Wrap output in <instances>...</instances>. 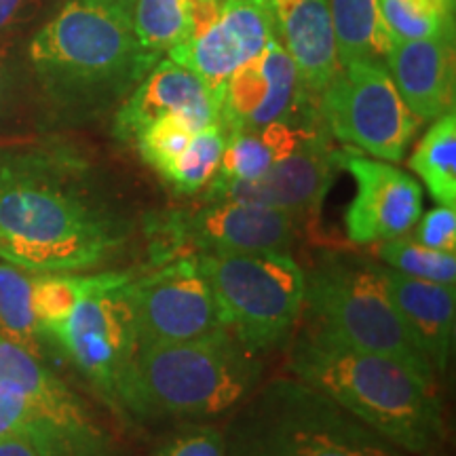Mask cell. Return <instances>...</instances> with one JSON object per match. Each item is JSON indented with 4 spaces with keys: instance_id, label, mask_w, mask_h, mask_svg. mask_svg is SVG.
<instances>
[{
    "instance_id": "6da1fadb",
    "label": "cell",
    "mask_w": 456,
    "mask_h": 456,
    "mask_svg": "<svg viewBox=\"0 0 456 456\" xmlns=\"http://www.w3.org/2000/svg\"><path fill=\"white\" fill-rule=\"evenodd\" d=\"M134 235L127 208L89 186L74 159H4L0 258L9 265L34 275L98 269L117 258Z\"/></svg>"
},
{
    "instance_id": "7a4b0ae2",
    "label": "cell",
    "mask_w": 456,
    "mask_h": 456,
    "mask_svg": "<svg viewBox=\"0 0 456 456\" xmlns=\"http://www.w3.org/2000/svg\"><path fill=\"white\" fill-rule=\"evenodd\" d=\"M262 353L228 330L175 345L135 346L117 403L140 423H208L228 416L262 383Z\"/></svg>"
},
{
    "instance_id": "3957f363",
    "label": "cell",
    "mask_w": 456,
    "mask_h": 456,
    "mask_svg": "<svg viewBox=\"0 0 456 456\" xmlns=\"http://www.w3.org/2000/svg\"><path fill=\"white\" fill-rule=\"evenodd\" d=\"M288 370L403 452L431 456L446 437L436 387L389 357L305 328L289 346Z\"/></svg>"
},
{
    "instance_id": "277c9868",
    "label": "cell",
    "mask_w": 456,
    "mask_h": 456,
    "mask_svg": "<svg viewBox=\"0 0 456 456\" xmlns=\"http://www.w3.org/2000/svg\"><path fill=\"white\" fill-rule=\"evenodd\" d=\"M28 55L57 100L91 112L123 104L159 61L121 0H70L34 34Z\"/></svg>"
},
{
    "instance_id": "5b68a950",
    "label": "cell",
    "mask_w": 456,
    "mask_h": 456,
    "mask_svg": "<svg viewBox=\"0 0 456 456\" xmlns=\"http://www.w3.org/2000/svg\"><path fill=\"white\" fill-rule=\"evenodd\" d=\"M222 436L224 456H412L294 376L256 387Z\"/></svg>"
},
{
    "instance_id": "8992f818",
    "label": "cell",
    "mask_w": 456,
    "mask_h": 456,
    "mask_svg": "<svg viewBox=\"0 0 456 456\" xmlns=\"http://www.w3.org/2000/svg\"><path fill=\"white\" fill-rule=\"evenodd\" d=\"M302 311L309 328L357 351L389 357L436 387L437 376L397 315L379 262L340 249L322 252L305 271Z\"/></svg>"
},
{
    "instance_id": "52a82bcc",
    "label": "cell",
    "mask_w": 456,
    "mask_h": 456,
    "mask_svg": "<svg viewBox=\"0 0 456 456\" xmlns=\"http://www.w3.org/2000/svg\"><path fill=\"white\" fill-rule=\"evenodd\" d=\"M222 323L256 353L292 338L305 306V269L289 254H195Z\"/></svg>"
},
{
    "instance_id": "ba28073f",
    "label": "cell",
    "mask_w": 456,
    "mask_h": 456,
    "mask_svg": "<svg viewBox=\"0 0 456 456\" xmlns=\"http://www.w3.org/2000/svg\"><path fill=\"white\" fill-rule=\"evenodd\" d=\"M319 117L328 134L353 151L387 163H399L419 134L410 110L383 61L345 64L317 95Z\"/></svg>"
},
{
    "instance_id": "9c48e42d",
    "label": "cell",
    "mask_w": 456,
    "mask_h": 456,
    "mask_svg": "<svg viewBox=\"0 0 456 456\" xmlns=\"http://www.w3.org/2000/svg\"><path fill=\"white\" fill-rule=\"evenodd\" d=\"M135 346L175 345L226 330L197 256L186 254L138 273L125 285Z\"/></svg>"
},
{
    "instance_id": "30bf717a",
    "label": "cell",
    "mask_w": 456,
    "mask_h": 456,
    "mask_svg": "<svg viewBox=\"0 0 456 456\" xmlns=\"http://www.w3.org/2000/svg\"><path fill=\"white\" fill-rule=\"evenodd\" d=\"M131 279L102 285L83 296L68 317L45 330V338L53 340L112 406L118 379L135 351L134 319L125 294Z\"/></svg>"
},
{
    "instance_id": "8fae6325",
    "label": "cell",
    "mask_w": 456,
    "mask_h": 456,
    "mask_svg": "<svg viewBox=\"0 0 456 456\" xmlns=\"http://www.w3.org/2000/svg\"><path fill=\"white\" fill-rule=\"evenodd\" d=\"M300 220L277 208L239 201L205 203L191 212L171 214L163 224L169 245L163 262L178 258L180 249L231 254H289Z\"/></svg>"
},
{
    "instance_id": "7c38bea8",
    "label": "cell",
    "mask_w": 456,
    "mask_h": 456,
    "mask_svg": "<svg viewBox=\"0 0 456 456\" xmlns=\"http://www.w3.org/2000/svg\"><path fill=\"white\" fill-rule=\"evenodd\" d=\"M336 161L355 180V197L345 214L353 243L376 245L412 231L423 214V188L412 175L353 148L336 151Z\"/></svg>"
},
{
    "instance_id": "4fadbf2b",
    "label": "cell",
    "mask_w": 456,
    "mask_h": 456,
    "mask_svg": "<svg viewBox=\"0 0 456 456\" xmlns=\"http://www.w3.org/2000/svg\"><path fill=\"white\" fill-rule=\"evenodd\" d=\"M315 106L317 98L305 89L292 57L273 37L258 55L231 74L220 95L218 123L226 134L260 129Z\"/></svg>"
},
{
    "instance_id": "5bb4252c",
    "label": "cell",
    "mask_w": 456,
    "mask_h": 456,
    "mask_svg": "<svg viewBox=\"0 0 456 456\" xmlns=\"http://www.w3.org/2000/svg\"><path fill=\"white\" fill-rule=\"evenodd\" d=\"M338 167L330 134H319L256 180L212 178L205 203L239 201L277 208L302 220L319 212Z\"/></svg>"
},
{
    "instance_id": "9a60e30c",
    "label": "cell",
    "mask_w": 456,
    "mask_h": 456,
    "mask_svg": "<svg viewBox=\"0 0 456 456\" xmlns=\"http://www.w3.org/2000/svg\"><path fill=\"white\" fill-rule=\"evenodd\" d=\"M167 114L184 118L195 131L218 123V104L208 85L169 57L159 60L125 98L114 117V135L134 142L146 125Z\"/></svg>"
},
{
    "instance_id": "2e32d148",
    "label": "cell",
    "mask_w": 456,
    "mask_h": 456,
    "mask_svg": "<svg viewBox=\"0 0 456 456\" xmlns=\"http://www.w3.org/2000/svg\"><path fill=\"white\" fill-rule=\"evenodd\" d=\"M393 83L420 121L454 110V32L395 41L385 57Z\"/></svg>"
},
{
    "instance_id": "e0dca14e",
    "label": "cell",
    "mask_w": 456,
    "mask_h": 456,
    "mask_svg": "<svg viewBox=\"0 0 456 456\" xmlns=\"http://www.w3.org/2000/svg\"><path fill=\"white\" fill-rule=\"evenodd\" d=\"M383 266V265H380ZM387 294L402 317L410 338L427 359L433 374L448 370L456 332V289L454 285L423 281L406 277L383 266Z\"/></svg>"
},
{
    "instance_id": "ac0fdd59",
    "label": "cell",
    "mask_w": 456,
    "mask_h": 456,
    "mask_svg": "<svg viewBox=\"0 0 456 456\" xmlns=\"http://www.w3.org/2000/svg\"><path fill=\"white\" fill-rule=\"evenodd\" d=\"M273 30L281 47L298 68L305 89L317 98L338 74L330 0H266Z\"/></svg>"
},
{
    "instance_id": "d6986e66",
    "label": "cell",
    "mask_w": 456,
    "mask_h": 456,
    "mask_svg": "<svg viewBox=\"0 0 456 456\" xmlns=\"http://www.w3.org/2000/svg\"><path fill=\"white\" fill-rule=\"evenodd\" d=\"M28 403L30 408L17 433L30 442L38 456H125L68 387Z\"/></svg>"
},
{
    "instance_id": "ffe728a7",
    "label": "cell",
    "mask_w": 456,
    "mask_h": 456,
    "mask_svg": "<svg viewBox=\"0 0 456 456\" xmlns=\"http://www.w3.org/2000/svg\"><path fill=\"white\" fill-rule=\"evenodd\" d=\"M167 57L175 64L184 66L186 70L197 74L212 91L216 104L220 106L222 89L231 74L252 60L245 45L239 41L235 32L220 20L203 34L186 38L184 43L175 45L167 51Z\"/></svg>"
},
{
    "instance_id": "44dd1931",
    "label": "cell",
    "mask_w": 456,
    "mask_h": 456,
    "mask_svg": "<svg viewBox=\"0 0 456 456\" xmlns=\"http://www.w3.org/2000/svg\"><path fill=\"white\" fill-rule=\"evenodd\" d=\"M340 66L359 60L383 61L391 49L379 0H330Z\"/></svg>"
},
{
    "instance_id": "7402d4cb",
    "label": "cell",
    "mask_w": 456,
    "mask_h": 456,
    "mask_svg": "<svg viewBox=\"0 0 456 456\" xmlns=\"http://www.w3.org/2000/svg\"><path fill=\"white\" fill-rule=\"evenodd\" d=\"M410 169L440 205H456V114L437 117L410 157Z\"/></svg>"
},
{
    "instance_id": "603a6c76",
    "label": "cell",
    "mask_w": 456,
    "mask_h": 456,
    "mask_svg": "<svg viewBox=\"0 0 456 456\" xmlns=\"http://www.w3.org/2000/svg\"><path fill=\"white\" fill-rule=\"evenodd\" d=\"M138 269L123 271H104L98 275H68V273H47V275H34L32 288V306L34 315L38 319L43 338L45 330L60 323L68 317L83 296H87L102 285L123 281L138 275Z\"/></svg>"
},
{
    "instance_id": "cb8c5ba5",
    "label": "cell",
    "mask_w": 456,
    "mask_h": 456,
    "mask_svg": "<svg viewBox=\"0 0 456 456\" xmlns=\"http://www.w3.org/2000/svg\"><path fill=\"white\" fill-rule=\"evenodd\" d=\"M192 0H135L131 9L134 32L148 55L161 60L191 34Z\"/></svg>"
},
{
    "instance_id": "d4e9b609",
    "label": "cell",
    "mask_w": 456,
    "mask_h": 456,
    "mask_svg": "<svg viewBox=\"0 0 456 456\" xmlns=\"http://www.w3.org/2000/svg\"><path fill=\"white\" fill-rule=\"evenodd\" d=\"M32 288L34 273L17 269L9 262L0 265V336L38 355L43 332L34 315Z\"/></svg>"
},
{
    "instance_id": "484cf974",
    "label": "cell",
    "mask_w": 456,
    "mask_h": 456,
    "mask_svg": "<svg viewBox=\"0 0 456 456\" xmlns=\"http://www.w3.org/2000/svg\"><path fill=\"white\" fill-rule=\"evenodd\" d=\"M391 41H414L454 32V4L448 0H379Z\"/></svg>"
},
{
    "instance_id": "4316f807",
    "label": "cell",
    "mask_w": 456,
    "mask_h": 456,
    "mask_svg": "<svg viewBox=\"0 0 456 456\" xmlns=\"http://www.w3.org/2000/svg\"><path fill=\"white\" fill-rule=\"evenodd\" d=\"M372 248L374 256L387 269L431 283H456V254L429 249L408 237L389 239Z\"/></svg>"
},
{
    "instance_id": "83f0119b",
    "label": "cell",
    "mask_w": 456,
    "mask_h": 456,
    "mask_svg": "<svg viewBox=\"0 0 456 456\" xmlns=\"http://www.w3.org/2000/svg\"><path fill=\"white\" fill-rule=\"evenodd\" d=\"M226 129L220 123L195 131L184 152L174 163L165 180L171 182L182 195H197L212 182L218 171L222 152L226 146Z\"/></svg>"
},
{
    "instance_id": "f1b7e54d",
    "label": "cell",
    "mask_w": 456,
    "mask_h": 456,
    "mask_svg": "<svg viewBox=\"0 0 456 456\" xmlns=\"http://www.w3.org/2000/svg\"><path fill=\"white\" fill-rule=\"evenodd\" d=\"M277 163L275 151L262 129H241L228 134L218 171L214 178L256 180Z\"/></svg>"
},
{
    "instance_id": "f546056e",
    "label": "cell",
    "mask_w": 456,
    "mask_h": 456,
    "mask_svg": "<svg viewBox=\"0 0 456 456\" xmlns=\"http://www.w3.org/2000/svg\"><path fill=\"white\" fill-rule=\"evenodd\" d=\"M192 135H195V129L184 118L175 117V114H167V117H161L151 125H146L135 135L134 142L138 146L142 161L151 165L163 178H167L171 167L184 152Z\"/></svg>"
},
{
    "instance_id": "4dcf8cb0",
    "label": "cell",
    "mask_w": 456,
    "mask_h": 456,
    "mask_svg": "<svg viewBox=\"0 0 456 456\" xmlns=\"http://www.w3.org/2000/svg\"><path fill=\"white\" fill-rule=\"evenodd\" d=\"M151 456H224V436L214 425L180 423L159 440Z\"/></svg>"
},
{
    "instance_id": "1f68e13d",
    "label": "cell",
    "mask_w": 456,
    "mask_h": 456,
    "mask_svg": "<svg viewBox=\"0 0 456 456\" xmlns=\"http://www.w3.org/2000/svg\"><path fill=\"white\" fill-rule=\"evenodd\" d=\"M414 241L437 252H456V205H440L414 224Z\"/></svg>"
},
{
    "instance_id": "d6a6232c",
    "label": "cell",
    "mask_w": 456,
    "mask_h": 456,
    "mask_svg": "<svg viewBox=\"0 0 456 456\" xmlns=\"http://www.w3.org/2000/svg\"><path fill=\"white\" fill-rule=\"evenodd\" d=\"M17 98V74L9 34H0V118L13 110Z\"/></svg>"
},
{
    "instance_id": "836d02e7",
    "label": "cell",
    "mask_w": 456,
    "mask_h": 456,
    "mask_svg": "<svg viewBox=\"0 0 456 456\" xmlns=\"http://www.w3.org/2000/svg\"><path fill=\"white\" fill-rule=\"evenodd\" d=\"M43 3L45 0H0V34H11L37 20Z\"/></svg>"
},
{
    "instance_id": "e575fe53",
    "label": "cell",
    "mask_w": 456,
    "mask_h": 456,
    "mask_svg": "<svg viewBox=\"0 0 456 456\" xmlns=\"http://www.w3.org/2000/svg\"><path fill=\"white\" fill-rule=\"evenodd\" d=\"M28 408H30V403H28L26 395L11 389V387L0 385V437L17 433L24 423Z\"/></svg>"
},
{
    "instance_id": "d590c367",
    "label": "cell",
    "mask_w": 456,
    "mask_h": 456,
    "mask_svg": "<svg viewBox=\"0 0 456 456\" xmlns=\"http://www.w3.org/2000/svg\"><path fill=\"white\" fill-rule=\"evenodd\" d=\"M0 456H38L21 433L0 437Z\"/></svg>"
},
{
    "instance_id": "8d00e7d4",
    "label": "cell",
    "mask_w": 456,
    "mask_h": 456,
    "mask_svg": "<svg viewBox=\"0 0 456 456\" xmlns=\"http://www.w3.org/2000/svg\"><path fill=\"white\" fill-rule=\"evenodd\" d=\"M121 3L125 4V7H127V9L131 11V9H134V3H135V0H121Z\"/></svg>"
},
{
    "instance_id": "74e56055",
    "label": "cell",
    "mask_w": 456,
    "mask_h": 456,
    "mask_svg": "<svg viewBox=\"0 0 456 456\" xmlns=\"http://www.w3.org/2000/svg\"><path fill=\"white\" fill-rule=\"evenodd\" d=\"M3 163H4V157L0 155V169H3Z\"/></svg>"
},
{
    "instance_id": "f35d334b",
    "label": "cell",
    "mask_w": 456,
    "mask_h": 456,
    "mask_svg": "<svg viewBox=\"0 0 456 456\" xmlns=\"http://www.w3.org/2000/svg\"><path fill=\"white\" fill-rule=\"evenodd\" d=\"M448 3H450V4H456V0H448Z\"/></svg>"
}]
</instances>
